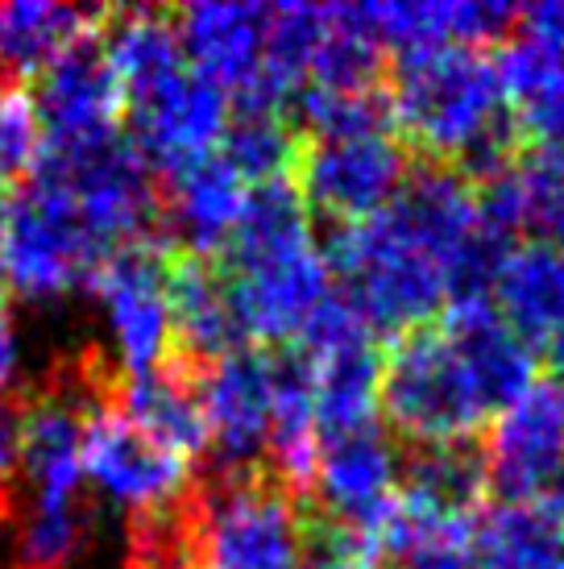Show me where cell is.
<instances>
[{"mask_svg":"<svg viewBox=\"0 0 564 569\" xmlns=\"http://www.w3.org/2000/svg\"><path fill=\"white\" fill-rule=\"evenodd\" d=\"M382 92L403 142L427 162L456 167L473 183L511 167L523 150L490 50L440 47L403 54Z\"/></svg>","mask_w":564,"mask_h":569,"instance_id":"cell-1","label":"cell"},{"mask_svg":"<svg viewBox=\"0 0 564 569\" xmlns=\"http://www.w3.org/2000/svg\"><path fill=\"white\" fill-rule=\"evenodd\" d=\"M220 258L253 349H295L303 329L336 291L320 238L312 233V212L291 174L253 183Z\"/></svg>","mask_w":564,"mask_h":569,"instance_id":"cell-2","label":"cell"},{"mask_svg":"<svg viewBox=\"0 0 564 569\" xmlns=\"http://www.w3.org/2000/svg\"><path fill=\"white\" fill-rule=\"evenodd\" d=\"M320 253L336 296L374 332L403 337L427 329L432 317L449 308L444 267L427 250H420L386 212L361 224L329 229Z\"/></svg>","mask_w":564,"mask_h":569,"instance_id":"cell-3","label":"cell"},{"mask_svg":"<svg viewBox=\"0 0 564 569\" xmlns=\"http://www.w3.org/2000/svg\"><path fill=\"white\" fill-rule=\"evenodd\" d=\"M195 528L208 569H308V511L270 470L212 478Z\"/></svg>","mask_w":564,"mask_h":569,"instance_id":"cell-4","label":"cell"},{"mask_svg":"<svg viewBox=\"0 0 564 569\" xmlns=\"http://www.w3.org/2000/svg\"><path fill=\"white\" fill-rule=\"evenodd\" d=\"M109 253L79 208L47 179L30 174L17 200H9L0 283L26 303H59L92 287Z\"/></svg>","mask_w":564,"mask_h":569,"instance_id":"cell-5","label":"cell"},{"mask_svg":"<svg viewBox=\"0 0 564 569\" xmlns=\"http://www.w3.org/2000/svg\"><path fill=\"white\" fill-rule=\"evenodd\" d=\"M33 174L63 191L109 250L145 241L158 224V174L121 129L83 142H42Z\"/></svg>","mask_w":564,"mask_h":569,"instance_id":"cell-6","label":"cell"},{"mask_svg":"<svg viewBox=\"0 0 564 569\" xmlns=\"http://www.w3.org/2000/svg\"><path fill=\"white\" fill-rule=\"evenodd\" d=\"M377 408L411 445L477 441V428L486 420L453 341L432 325L403 332L391 353H382Z\"/></svg>","mask_w":564,"mask_h":569,"instance_id":"cell-7","label":"cell"},{"mask_svg":"<svg viewBox=\"0 0 564 569\" xmlns=\"http://www.w3.org/2000/svg\"><path fill=\"white\" fill-rule=\"evenodd\" d=\"M171 262L174 253L162 241H133L112 250L88 287L104 312V332L121 379L150 375L171 358Z\"/></svg>","mask_w":564,"mask_h":569,"instance_id":"cell-8","label":"cell"},{"mask_svg":"<svg viewBox=\"0 0 564 569\" xmlns=\"http://www.w3.org/2000/svg\"><path fill=\"white\" fill-rule=\"evenodd\" d=\"M486 490L506 507H540L564 523V387L540 379L523 399L494 416Z\"/></svg>","mask_w":564,"mask_h":569,"instance_id":"cell-9","label":"cell"},{"mask_svg":"<svg viewBox=\"0 0 564 569\" xmlns=\"http://www.w3.org/2000/svg\"><path fill=\"white\" fill-rule=\"evenodd\" d=\"M411 171L407 146L394 133L370 138H303L295 162V188L308 212L332 229L361 224L394 200Z\"/></svg>","mask_w":564,"mask_h":569,"instance_id":"cell-10","label":"cell"},{"mask_svg":"<svg viewBox=\"0 0 564 569\" xmlns=\"http://www.w3.org/2000/svg\"><path fill=\"white\" fill-rule=\"evenodd\" d=\"M399 478H403L399 441L377 420L349 428V432L320 437V458H315L312 478V516L374 545L377 528L394 511Z\"/></svg>","mask_w":564,"mask_h":569,"instance_id":"cell-11","label":"cell"},{"mask_svg":"<svg viewBox=\"0 0 564 569\" xmlns=\"http://www.w3.org/2000/svg\"><path fill=\"white\" fill-rule=\"evenodd\" d=\"M83 482L112 507L154 511V507L188 499L191 461L167 453L145 432L129 425L109 399L100 396L88 408L83 432Z\"/></svg>","mask_w":564,"mask_h":569,"instance_id":"cell-12","label":"cell"},{"mask_svg":"<svg viewBox=\"0 0 564 569\" xmlns=\"http://www.w3.org/2000/svg\"><path fill=\"white\" fill-rule=\"evenodd\" d=\"M195 391L208 425V453L216 475H245L266 470L270 445V403H274V375L270 353L236 349L229 358L195 370Z\"/></svg>","mask_w":564,"mask_h":569,"instance_id":"cell-13","label":"cell"},{"mask_svg":"<svg viewBox=\"0 0 564 569\" xmlns=\"http://www.w3.org/2000/svg\"><path fill=\"white\" fill-rule=\"evenodd\" d=\"M129 142L138 146L154 174H167L183 162L208 159L220 150L224 126H229V96L216 83L200 80L191 67L150 92L125 100Z\"/></svg>","mask_w":564,"mask_h":569,"instance_id":"cell-14","label":"cell"},{"mask_svg":"<svg viewBox=\"0 0 564 569\" xmlns=\"http://www.w3.org/2000/svg\"><path fill=\"white\" fill-rule=\"evenodd\" d=\"M30 100L38 126H42V142L50 146L112 133L125 112V96H121L117 71L109 63V50L100 42V30L79 38L75 47H67L38 76Z\"/></svg>","mask_w":564,"mask_h":569,"instance_id":"cell-15","label":"cell"},{"mask_svg":"<svg viewBox=\"0 0 564 569\" xmlns=\"http://www.w3.org/2000/svg\"><path fill=\"white\" fill-rule=\"evenodd\" d=\"M83 387H54L26 403V445H21V478L30 487V503H71L83 499V432L88 408L112 379H95L83 370Z\"/></svg>","mask_w":564,"mask_h":569,"instance_id":"cell-16","label":"cell"},{"mask_svg":"<svg viewBox=\"0 0 564 569\" xmlns=\"http://www.w3.org/2000/svg\"><path fill=\"white\" fill-rule=\"evenodd\" d=\"M250 183L216 154L183 162L158 179V221L167 250L183 258H216L233 238Z\"/></svg>","mask_w":564,"mask_h":569,"instance_id":"cell-17","label":"cell"},{"mask_svg":"<svg viewBox=\"0 0 564 569\" xmlns=\"http://www.w3.org/2000/svg\"><path fill=\"white\" fill-rule=\"evenodd\" d=\"M174 38L183 50V63L200 80L216 83L220 92L241 96L250 83L262 76L266 59V33H270V9L266 4H216L200 0L171 13Z\"/></svg>","mask_w":564,"mask_h":569,"instance_id":"cell-18","label":"cell"},{"mask_svg":"<svg viewBox=\"0 0 564 569\" xmlns=\"http://www.w3.org/2000/svg\"><path fill=\"white\" fill-rule=\"evenodd\" d=\"M444 337L453 341L456 358L470 375L473 391L482 399L486 416L506 411L540 382V353L532 341H523L506 320L494 312V303H453Z\"/></svg>","mask_w":564,"mask_h":569,"instance_id":"cell-19","label":"cell"},{"mask_svg":"<svg viewBox=\"0 0 564 569\" xmlns=\"http://www.w3.org/2000/svg\"><path fill=\"white\" fill-rule=\"evenodd\" d=\"M171 317H174V346L183 349V366H204L229 358L236 349H253L236 312V300L229 291L224 270L212 258H183L171 262Z\"/></svg>","mask_w":564,"mask_h":569,"instance_id":"cell-20","label":"cell"},{"mask_svg":"<svg viewBox=\"0 0 564 569\" xmlns=\"http://www.w3.org/2000/svg\"><path fill=\"white\" fill-rule=\"evenodd\" d=\"M112 408L125 416L129 425L145 432L154 445L183 461H195L208 453V425L195 391V370L191 366H158L150 375L133 379H112Z\"/></svg>","mask_w":564,"mask_h":569,"instance_id":"cell-21","label":"cell"},{"mask_svg":"<svg viewBox=\"0 0 564 569\" xmlns=\"http://www.w3.org/2000/svg\"><path fill=\"white\" fill-rule=\"evenodd\" d=\"M490 303L523 341H548L564 325V246L515 241L494 274Z\"/></svg>","mask_w":564,"mask_h":569,"instance_id":"cell-22","label":"cell"},{"mask_svg":"<svg viewBox=\"0 0 564 569\" xmlns=\"http://www.w3.org/2000/svg\"><path fill=\"white\" fill-rule=\"evenodd\" d=\"M109 21L92 4H54V0H4L0 4V80L42 76L67 47L95 33Z\"/></svg>","mask_w":564,"mask_h":569,"instance_id":"cell-23","label":"cell"},{"mask_svg":"<svg viewBox=\"0 0 564 569\" xmlns=\"http://www.w3.org/2000/svg\"><path fill=\"white\" fill-rule=\"evenodd\" d=\"M494 67L518 142H564V50H548L511 33L502 54H494Z\"/></svg>","mask_w":564,"mask_h":569,"instance_id":"cell-24","label":"cell"},{"mask_svg":"<svg viewBox=\"0 0 564 569\" xmlns=\"http://www.w3.org/2000/svg\"><path fill=\"white\" fill-rule=\"evenodd\" d=\"M100 42L109 50V63L117 71L121 96L150 92L158 83L183 71V50L174 38V21L158 9H125V13H109Z\"/></svg>","mask_w":564,"mask_h":569,"instance_id":"cell-25","label":"cell"},{"mask_svg":"<svg viewBox=\"0 0 564 569\" xmlns=\"http://www.w3.org/2000/svg\"><path fill=\"white\" fill-rule=\"evenodd\" d=\"M477 569H564V523L540 507H506L473 520Z\"/></svg>","mask_w":564,"mask_h":569,"instance_id":"cell-26","label":"cell"},{"mask_svg":"<svg viewBox=\"0 0 564 569\" xmlns=\"http://www.w3.org/2000/svg\"><path fill=\"white\" fill-rule=\"evenodd\" d=\"M299 129L286 117V109L274 104H233L229 126L220 138V159L229 162L245 183H270L286 179L299 162Z\"/></svg>","mask_w":564,"mask_h":569,"instance_id":"cell-27","label":"cell"},{"mask_svg":"<svg viewBox=\"0 0 564 569\" xmlns=\"http://www.w3.org/2000/svg\"><path fill=\"white\" fill-rule=\"evenodd\" d=\"M329 4H279V9H270L266 59H262L258 83L270 88L282 104H291V96L312 76L315 54L329 38Z\"/></svg>","mask_w":564,"mask_h":569,"instance_id":"cell-28","label":"cell"},{"mask_svg":"<svg viewBox=\"0 0 564 569\" xmlns=\"http://www.w3.org/2000/svg\"><path fill=\"white\" fill-rule=\"evenodd\" d=\"M329 38L315 54L312 76L303 88L320 92H374L382 76V47L370 33L361 4H329Z\"/></svg>","mask_w":564,"mask_h":569,"instance_id":"cell-29","label":"cell"},{"mask_svg":"<svg viewBox=\"0 0 564 569\" xmlns=\"http://www.w3.org/2000/svg\"><path fill=\"white\" fill-rule=\"evenodd\" d=\"M92 540V511L83 499L30 503L13 537V569H71Z\"/></svg>","mask_w":564,"mask_h":569,"instance_id":"cell-30","label":"cell"},{"mask_svg":"<svg viewBox=\"0 0 564 569\" xmlns=\"http://www.w3.org/2000/svg\"><path fill=\"white\" fill-rule=\"evenodd\" d=\"M200 566V528L195 499L138 511L129 520V569H195Z\"/></svg>","mask_w":564,"mask_h":569,"instance_id":"cell-31","label":"cell"},{"mask_svg":"<svg viewBox=\"0 0 564 569\" xmlns=\"http://www.w3.org/2000/svg\"><path fill=\"white\" fill-rule=\"evenodd\" d=\"M38 154H42V126H38L30 92L4 83L0 88V188L17 183L21 174H33Z\"/></svg>","mask_w":564,"mask_h":569,"instance_id":"cell-32","label":"cell"},{"mask_svg":"<svg viewBox=\"0 0 564 569\" xmlns=\"http://www.w3.org/2000/svg\"><path fill=\"white\" fill-rule=\"evenodd\" d=\"M308 569H377V553L370 540L308 516Z\"/></svg>","mask_w":564,"mask_h":569,"instance_id":"cell-33","label":"cell"},{"mask_svg":"<svg viewBox=\"0 0 564 569\" xmlns=\"http://www.w3.org/2000/svg\"><path fill=\"white\" fill-rule=\"evenodd\" d=\"M21 445H26V403L0 391V499L9 503V490L21 478Z\"/></svg>","mask_w":564,"mask_h":569,"instance_id":"cell-34","label":"cell"},{"mask_svg":"<svg viewBox=\"0 0 564 569\" xmlns=\"http://www.w3.org/2000/svg\"><path fill=\"white\" fill-rule=\"evenodd\" d=\"M470 537H473V532H470ZM470 537L427 540V545H420V549H411V553L394 557L391 569H477Z\"/></svg>","mask_w":564,"mask_h":569,"instance_id":"cell-35","label":"cell"},{"mask_svg":"<svg viewBox=\"0 0 564 569\" xmlns=\"http://www.w3.org/2000/svg\"><path fill=\"white\" fill-rule=\"evenodd\" d=\"M515 33L548 50H564V0H540V4L518 9Z\"/></svg>","mask_w":564,"mask_h":569,"instance_id":"cell-36","label":"cell"},{"mask_svg":"<svg viewBox=\"0 0 564 569\" xmlns=\"http://www.w3.org/2000/svg\"><path fill=\"white\" fill-rule=\"evenodd\" d=\"M17 366H21V337H17L13 312H9L4 287H0V391H9V387H13Z\"/></svg>","mask_w":564,"mask_h":569,"instance_id":"cell-37","label":"cell"},{"mask_svg":"<svg viewBox=\"0 0 564 569\" xmlns=\"http://www.w3.org/2000/svg\"><path fill=\"white\" fill-rule=\"evenodd\" d=\"M548 362L556 370V382L564 387V325L548 337Z\"/></svg>","mask_w":564,"mask_h":569,"instance_id":"cell-38","label":"cell"},{"mask_svg":"<svg viewBox=\"0 0 564 569\" xmlns=\"http://www.w3.org/2000/svg\"><path fill=\"white\" fill-rule=\"evenodd\" d=\"M4 549H9V503L0 499V561H4Z\"/></svg>","mask_w":564,"mask_h":569,"instance_id":"cell-39","label":"cell"},{"mask_svg":"<svg viewBox=\"0 0 564 569\" xmlns=\"http://www.w3.org/2000/svg\"><path fill=\"white\" fill-rule=\"evenodd\" d=\"M4 224H9V196L0 191V246H4Z\"/></svg>","mask_w":564,"mask_h":569,"instance_id":"cell-40","label":"cell"}]
</instances>
